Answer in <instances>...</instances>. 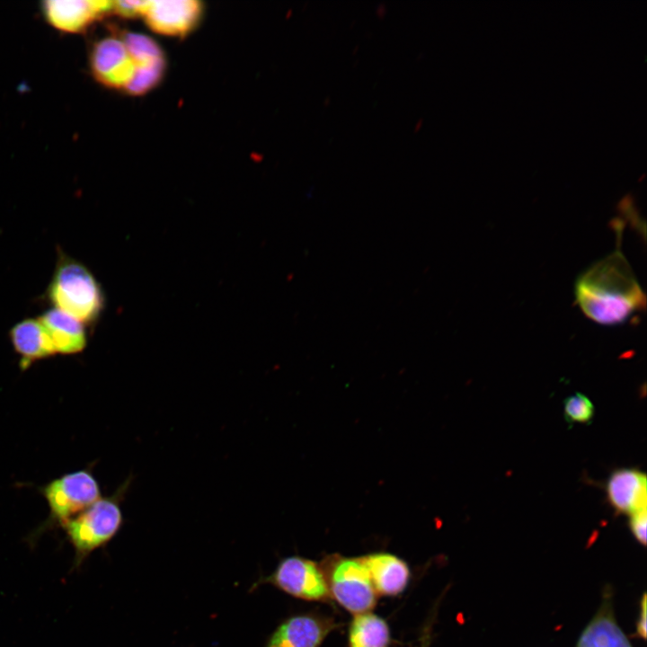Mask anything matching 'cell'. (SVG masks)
<instances>
[{
	"mask_svg": "<svg viewBox=\"0 0 647 647\" xmlns=\"http://www.w3.org/2000/svg\"><path fill=\"white\" fill-rule=\"evenodd\" d=\"M618 245L614 252L591 264L576 279V304L591 321L616 325L627 321L646 306L645 294Z\"/></svg>",
	"mask_w": 647,
	"mask_h": 647,
	"instance_id": "1",
	"label": "cell"
},
{
	"mask_svg": "<svg viewBox=\"0 0 647 647\" xmlns=\"http://www.w3.org/2000/svg\"><path fill=\"white\" fill-rule=\"evenodd\" d=\"M93 75L102 84L125 89L135 74V66L121 39L108 37L99 40L91 55Z\"/></svg>",
	"mask_w": 647,
	"mask_h": 647,
	"instance_id": "10",
	"label": "cell"
},
{
	"mask_svg": "<svg viewBox=\"0 0 647 647\" xmlns=\"http://www.w3.org/2000/svg\"><path fill=\"white\" fill-rule=\"evenodd\" d=\"M319 563L332 600L353 616L372 611L378 596L361 556L347 557L332 554L326 555Z\"/></svg>",
	"mask_w": 647,
	"mask_h": 647,
	"instance_id": "4",
	"label": "cell"
},
{
	"mask_svg": "<svg viewBox=\"0 0 647 647\" xmlns=\"http://www.w3.org/2000/svg\"><path fill=\"white\" fill-rule=\"evenodd\" d=\"M129 476L110 496L101 497L87 509L61 525L81 561L105 545L123 525L121 502L131 484Z\"/></svg>",
	"mask_w": 647,
	"mask_h": 647,
	"instance_id": "3",
	"label": "cell"
},
{
	"mask_svg": "<svg viewBox=\"0 0 647 647\" xmlns=\"http://www.w3.org/2000/svg\"><path fill=\"white\" fill-rule=\"evenodd\" d=\"M121 40L135 66L134 76L124 90L134 95L146 93L163 76L165 67L164 53L156 41L141 33L128 32Z\"/></svg>",
	"mask_w": 647,
	"mask_h": 647,
	"instance_id": "8",
	"label": "cell"
},
{
	"mask_svg": "<svg viewBox=\"0 0 647 647\" xmlns=\"http://www.w3.org/2000/svg\"><path fill=\"white\" fill-rule=\"evenodd\" d=\"M628 517V524L632 535L638 543L644 546L646 545L647 509L637 511Z\"/></svg>",
	"mask_w": 647,
	"mask_h": 647,
	"instance_id": "19",
	"label": "cell"
},
{
	"mask_svg": "<svg viewBox=\"0 0 647 647\" xmlns=\"http://www.w3.org/2000/svg\"><path fill=\"white\" fill-rule=\"evenodd\" d=\"M10 340L20 356V367L28 368L37 360L56 354L50 339L39 319H24L10 330Z\"/></svg>",
	"mask_w": 647,
	"mask_h": 647,
	"instance_id": "16",
	"label": "cell"
},
{
	"mask_svg": "<svg viewBox=\"0 0 647 647\" xmlns=\"http://www.w3.org/2000/svg\"><path fill=\"white\" fill-rule=\"evenodd\" d=\"M49 509V524L63 525L101 497V488L91 469L63 474L40 488Z\"/></svg>",
	"mask_w": 647,
	"mask_h": 647,
	"instance_id": "5",
	"label": "cell"
},
{
	"mask_svg": "<svg viewBox=\"0 0 647 647\" xmlns=\"http://www.w3.org/2000/svg\"><path fill=\"white\" fill-rule=\"evenodd\" d=\"M429 643H430L429 634H426L423 636V638L421 639V644H420L419 646H415V647H428V646H429Z\"/></svg>",
	"mask_w": 647,
	"mask_h": 647,
	"instance_id": "22",
	"label": "cell"
},
{
	"mask_svg": "<svg viewBox=\"0 0 647 647\" xmlns=\"http://www.w3.org/2000/svg\"><path fill=\"white\" fill-rule=\"evenodd\" d=\"M576 647H633L618 625L611 595H605L598 610L581 632Z\"/></svg>",
	"mask_w": 647,
	"mask_h": 647,
	"instance_id": "15",
	"label": "cell"
},
{
	"mask_svg": "<svg viewBox=\"0 0 647 647\" xmlns=\"http://www.w3.org/2000/svg\"><path fill=\"white\" fill-rule=\"evenodd\" d=\"M55 308L83 324H92L101 315L104 298L100 284L82 263L61 254L47 290Z\"/></svg>",
	"mask_w": 647,
	"mask_h": 647,
	"instance_id": "2",
	"label": "cell"
},
{
	"mask_svg": "<svg viewBox=\"0 0 647 647\" xmlns=\"http://www.w3.org/2000/svg\"><path fill=\"white\" fill-rule=\"evenodd\" d=\"M338 626L332 617L321 613L296 614L275 628L263 647H320Z\"/></svg>",
	"mask_w": 647,
	"mask_h": 647,
	"instance_id": "7",
	"label": "cell"
},
{
	"mask_svg": "<svg viewBox=\"0 0 647 647\" xmlns=\"http://www.w3.org/2000/svg\"><path fill=\"white\" fill-rule=\"evenodd\" d=\"M260 582L270 584L303 600L332 601L320 563L305 557L293 555L283 558L274 571Z\"/></svg>",
	"mask_w": 647,
	"mask_h": 647,
	"instance_id": "6",
	"label": "cell"
},
{
	"mask_svg": "<svg viewBox=\"0 0 647 647\" xmlns=\"http://www.w3.org/2000/svg\"><path fill=\"white\" fill-rule=\"evenodd\" d=\"M608 503L619 514L630 516L647 509L645 473L634 467L614 470L606 481Z\"/></svg>",
	"mask_w": 647,
	"mask_h": 647,
	"instance_id": "12",
	"label": "cell"
},
{
	"mask_svg": "<svg viewBox=\"0 0 647 647\" xmlns=\"http://www.w3.org/2000/svg\"><path fill=\"white\" fill-rule=\"evenodd\" d=\"M636 634L642 638H646V594L643 593L640 601V613L636 623Z\"/></svg>",
	"mask_w": 647,
	"mask_h": 647,
	"instance_id": "21",
	"label": "cell"
},
{
	"mask_svg": "<svg viewBox=\"0 0 647 647\" xmlns=\"http://www.w3.org/2000/svg\"><path fill=\"white\" fill-rule=\"evenodd\" d=\"M390 628L377 614L366 612L354 615L348 630V647H389Z\"/></svg>",
	"mask_w": 647,
	"mask_h": 647,
	"instance_id": "17",
	"label": "cell"
},
{
	"mask_svg": "<svg viewBox=\"0 0 647 647\" xmlns=\"http://www.w3.org/2000/svg\"><path fill=\"white\" fill-rule=\"evenodd\" d=\"M377 596L395 597L407 588L411 571L408 563L390 553H371L361 556Z\"/></svg>",
	"mask_w": 647,
	"mask_h": 647,
	"instance_id": "13",
	"label": "cell"
},
{
	"mask_svg": "<svg viewBox=\"0 0 647 647\" xmlns=\"http://www.w3.org/2000/svg\"><path fill=\"white\" fill-rule=\"evenodd\" d=\"M146 1H116L113 2L112 10L125 17L141 15Z\"/></svg>",
	"mask_w": 647,
	"mask_h": 647,
	"instance_id": "20",
	"label": "cell"
},
{
	"mask_svg": "<svg viewBox=\"0 0 647 647\" xmlns=\"http://www.w3.org/2000/svg\"><path fill=\"white\" fill-rule=\"evenodd\" d=\"M595 408L590 399L583 394L576 393L563 401V416L568 424H590Z\"/></svg>",
	"mask_w": 647,
	"mask_h": 647,
	"instance_id": "18",
	"label": "cell"
},
{
	"mask_svg": "<svg viewBox=\"0 0 647 647\" xmlns=\"http://www.w3.org/2000/svg\"><path fill=\"white\" fill-rule=\"evenodd\" d=\"M38 319L48 333L56 354H75L85 348L87 338L84 324L80 321L57 308L47 310Z\"/></svg>",
	"mask_w": 647,
	"mask_h": 647,
	"instance_id": "14",
	"label": "cell"
},
{
	"mask_svg": "<svg viewBox=\"0 0 647 647\" xmlns=\"http://www.w3.org/2000/svg\"><path fill=\"white\" fill-rule=\"evenodd\" d=\"M201 10V4L195 0L146 1L141 16L156 33L184 36L199 22Z\"/></svg>",
	"mask_w": 647,
	"mask_h": 647,
	"instance_id": "9",
	"label": "cell"
},
{
	"mask_svg": "<svg viewBox=\"0 0 647 647\" xmlns=\"http://www.w3.org/2000/svg\"><path fill=\"white\" fill-rule=\"evenodd\" d=\"M112 1L53 0L43 4L48 22L56 29L75 33L112 10Z\"/></svg>",
	"mask_w": 647,
	"mask_h": 647,
	"instance_id": "11",
	"label": "cell"
}]
</instances>
